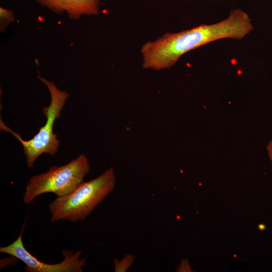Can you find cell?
I'll list each match as a JSON object with an SVG mask.
<instances>
[{"mask_svg":"<svg viewBox=\"0 0 272 272\" xmlns=\"http://www.w3.org/2000/svg\"><path fill=\"white\" fill-rule=\"evenodd\" d=\"M253 29L249 16L240 9L234 10L218 23L167 33L154 41L146 42L141 48L143 67L155 70L169 69L190 50L221 39H241Z\"/></svg>","mask_w":272,"mask_h":272,"instance_id":"obj_1","label":"cell"},{"mask_svg":"<svg viewBox=\"0 0 272 272\" xmlns=\"http://www.w3.org/2000/svg\"><path fill=\"white\" fill-rule=\"evenodd\" d=\"M116 177L113 167L97 178L84 182L70 193L57 197L49 205L50 222L83 221L113 190Z\"/></svg>","mask_w":272,"mask_h":272,"instance_id":"obj_2","label":"cell"},{"mask_svg":"<svg viewBox=\"0 0 272 272\" xmlns=\"http://www.w3.org/2000/svg\"><path fill=\"white\" fill-rule=\"evenodd\" d=\"M38 77L47 87L51 97L49 106L43 107L42 113L46 117V121L40 128L38 132L32 139L26 141L18 132L7 126L1 118L0 121L1 129L11 133L21 143L26 164L30 168L33 166L37 158L42 154L53 156L57 152L60 141L57 138V134L53 132V126L55 119L60 117L61 111L70 96L67 92L59 90L52 81L41 77L39 74Z\"/></svg>","mask_w":272,"mask_h":272,"instance_id":"obj_3","label":"cell"},{"mask_svg":"<svg viewBox=\"0 0 272 272\" xmlns=\"http://www.w3.org/2000/svg\"><path fill=\"white\" fill-rule=\"evenodd\" d=\"M90 169L87 157L81 154L64 165L52 166L44 173L31 177L25 188L23 201L33 202L39 195L51 192L57 197L63 196L84 182Z\"/></svg>","mask_w":272,"mask_h":272,"instance_id":"obj_4","label":"cell"},{"mask_svg":"<svg viewBox=\"0 0 272 272\" xmlns=\"http://www.w3.org/2000/svg\"><path fill=\"white\" fill-rule=\"evenodd\" d=\"M25 227L24 224L20 235L12 244L0 247V252L9 254L20 259L26 264L24 267L27 272H82L86 265L85 258H80L82 250L76 252L72 250L61 251L64 256L63 260L57 263L48 264L39 261L25 248L22 236Z\"/></svg>","mask_w":272,"mask_h":272,"instance_id":"obj_5","label":"cell"},{"mask_svg":"<svg viewBox=\"0 0 272 272\" xmlns=\"http://www.w3.org/2000/svg\"><path fill=\"white\" fill-rule=\"evenodd\" d=\"M57 14L65 13L72 20H78L83 15L99 14L100 0H34Z\"/></svg>","mask_w":272,"mask_h":272,"instance_id":"obj_6","label":"cell"},{"mask_svg":"<svg viewBox=\"0 0 272 272\" xmlns=\"http://www.w3.org/2000/svg\"><path fill=\"white\" fill-rule=\"evenodd\" d=\"M15 20L13 10L0 7V30L5 32L8 26Z\"/></svg>","mask_w":272,"mask_h":272,"instance_id":"obj_7","label":"cell"},{"mask_svg":"<svg viewBox=\"0 0 272 272\" xmlns=\"http://www.w3.org/2000/svg\"><path fill=\"white\" fill-rule=\"evenodd\" d=\"M134 259V256L131 254L125 255L120 261L114 258L115 271L116 272L126 271L133 262Z\"/></svg>","mask_w":272,"mask_h":272,"instance_id":"obj_8","label":"cell"},{"mask_svg":"<svg viewBox=\"0 0 272 272\" xmlns=\"http://www.w3.org/2000/svg\"><path fill=\"white\" fill-rule=\"evenodd\" d=\"M270 161L272 162V139L266 147Z\"/></svg>","mask_w":272,"mask_h":272,"instance_id":"obj_9","label":"cell"}]
</instances>
